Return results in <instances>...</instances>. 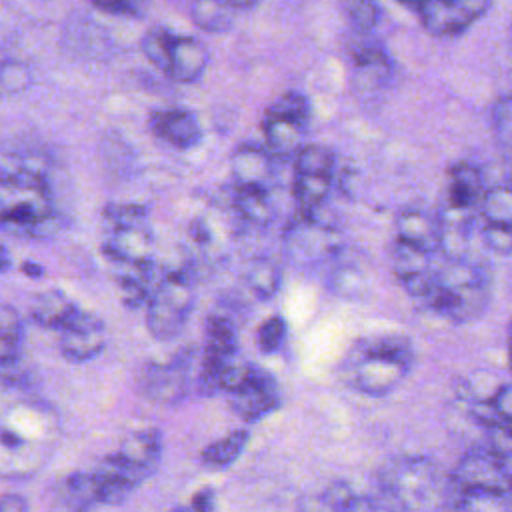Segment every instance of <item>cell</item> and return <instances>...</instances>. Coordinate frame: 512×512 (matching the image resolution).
Wrapping results in <instances>:
<instances>
[{
    "label": "cell",
    "mask_w": 512,
    "mask_h": 512,
    "mask_svg": "<svg viewBox=\"0 0 512 512\" xmlns=\"http://www.w3.org/2000/svg\"><path fill=\"white\" fill-rule=\"evenodd\" d=\"M228 396L230 408L246 422H256L280 406V390L276 380L256 364L250 378Z\"/></svg>",
    "instance_id": "15"
},
{
    "label": "cell",
    "mask_w": 512,
    "mask_h": 512,
    "mask_svg": "<svg viewBox=\"0 0 512 512\" xmlns=\"http://www.w3.org/2000/svg\"><path fill=\"white\" fill-rule=\"evenodd\" d=\"M208 66V48L194 36H174L166 76L174 82H194Z\"/></svg>",
    "instance_id": "22"
},
{
    "label": "cell",
    "mask_w": 512,
    "mask_h": 512,
    "mask_svg": "<svg viewBox=\"0 0 512 512\" xmlns=\"http://www.w3.org/2000/svg\"><path fill=\"white\" fill-rule=\"evenodd\" d=\"M472 416L486 428H502L512 436V384H502L492 396L472 408Z\"/></svg>",
    "instance_id": "25"
},
{
    "label": "cell",
    "mask_w": 512,
    "mask_h": 512,
    "mask_svg": "<svg viewBox=\"0 0 512 512\" xmlns=\"http://www.w3.org/2000/svg\"><path fill=\"white\" fill-rule=\"evenodd\" d=\"M376 492L386 512H448L450 478L428 456L400 454L378 468Z\"/></svg>",
    "instance_id": "1"
},
{
    "label": "cell",
    "mask_w": 512,
    "mask_h": 512,
    "mask_svg": "<svg viewBox=\"0 0 512 512\" xmlns=\"http://www.w3.org/2000/svg\"><path fill=\"white\" fill-rule=\"evenodd\" d=\"M56 422L36 402H16L0 412V476L20 478L36 472L52 452Z\"/></svg>",
    "instance_id": "2"
},
{
    "label": "cell",
    "mask_w": 512,
    "mask_h": 512,
    "mask_svg": "<svg viewBox=\"0 0 512 512\" xmlns=\"http://www.w3.org/2000/svg\"><path fill=\"white\" fill-rule=\"evenodd\" d=\"M150 130L174 148L188 150L202 140V128L198 118L182 108L154 110L150 114Z\"/></svg>",
    "instance_id": "18"
},
{
    "label": "cell",
    "mask_w": 512,
    "mask_h": 512,
    "mask_svg": "<svg viewBox=\"0 0 512 512\" xmlns=\"http://www.w3.org/2000/svg\"><path fill=\"white\" fill-rule=\"evenodd\" d=\"M204 354L198 376V390L206 396L220 390V374L224 366L236 358V334L230 320L208 316L204 326Z\"/></svg>",
    "instance_id": "10"
},
{
    "label": "cell",
    "mask_w": 512,
    "mask_h": 512,
    "mask_svg": "<svg viewBox=\"0 0 512 512\" xmlns=\"http://www.w3.org/2000/svg\"><path fill=\"white\" fill-rule=\"evenodd\" d=\"M422 26L434 36H456L472 26L488 8L486 0H426L412 6Z\"/></svg>",
    "instance_id": "11"
},
{
    "label": "cell",
    "mask_w": 512,
    "mask_h": 512,
    "mask_svg": "<svg viewBox=\"0 0 512 512\" xmlns=\"http://www.w3.org/2000/svg\"><path fill=\"white\" fill-rule=\"evenodd\" d=\"M152 246L154 234L148 224H142L112 230L110 238L102 246V252L114 264H140L152 260Z\"/></svg>",
    "instance_id": "20"
},
{
    "label": "cell",
    "mask_w": 512,
    "mask_h": 512,
    "mask_svg": "<svg viewBox=\"0 0 512 512\" xmlns=\"http://www.w3.org/2000/svg\"><path fill=\"white\" fill-rule=\"evenodd\" d=\"M246 284L250 292L260 300L272 298L282 284V270L278 262L266 256L254 258L246 268Z\"/></svg>",
    "instance_id": "30"
},
{
    "label": "cell",
    "mask_w": 512,
    "mask_h": 512,
    "mask_svg": "<svg viewBox=\"0 0 512 512\" xmlns=\"http://www.w3.org/2000/svg\"><path fill=\"white\" fill-rule=\"evenodd\" d=\"M334 166V152L322 144H308L296 154L292 182V194L298 208L296 212H320L332 188Z\"/></svg>",
    "instance_id": "8"
},
{
    "label": "cell",
    "mask_w": 512,
    "mask_h": 512,
    "mask_svg": "<svg viewBox=\"0 0 512 512\" xmlns=\"http://www.w3.org/2000/svg\"><path fill=\"white\" fill-rule=\"evenodd\" d=\"M478 214L482 226L512 230V186L498 184L486 188L478 206Z\"/></svg>",
    "instance_id": "27"
},
{
    "label": "cell",
    "mask_w": 512,
    "mask_h": 512,
    "mask_svg": "<svg viewBox=\"0 0 512 512\" xmlns=\"http://www.w3.org/2000/svg\"><path fill=\"white\" fill-rule=\"evenodd\" d=\"M188 234H190V238H192L200 248H202V246H208V244L212 242L210 226H208V224H206V220H202V218L192 220Z\"/></svg>",
    "instance_id": "42"
},
{
    "label": "cell",
    "mask_w": 512,
    "mask_h": 512,
    "mask_svg": "<svg viewBox=\"0 0 512 512\" xmlns=\"http://www.w3.org/2000/svg\"><path fill=\"white\" fill-rule=\"evenodd\" d=\"M484 244L498 252V254H508L512 252V230L506 228H492V226H482L480 230Z\"/></svg>",
    "instance_id": "39"
},
{
    "label": "cell",
    "mask_w": 512,
    "mask_h": 512,
    "mask_svg": "<svg viewBox=\"0 0 512 512\" xmlns=\"http://www.w3.org/2000/svg\"><path fill=\"white\" fill-rule=\"evenodd\" d=\"M188 386V358L176 356L170 362H148L138 372L140 392L158 404H176Z\"/></svg>",
    "instance_id": "13"
},
{
    "label": "cell",
    "mask_w": 512,
    "mask_h": 512,
    "mask_svg": "<svg viewBox=\"0 0 512 512\" xmlns=\"http://www.w3.org/2000/svg\"><path fill=\"white\" fill-rule=\"evenodd\" d=\"M286 338V320L280 314L264 320L256 330V346L262 354H274L282 348Z\"/></svg>",
    "instance_id": "35"
},
{
    "label": "cell",
    "mask_w": 512,
    "mask_h": 512,
    "mask_svg": "<svg viewBox=\"0 0 512 512\" xmlns=\"http://www.w3.org/2000/svg\"><path fill=\"white\" fill-rule=\"evenodd\" d=\"M434 258L436 256L426 250L394 240V246H392L394 274L398 282L406 288V292L412 294L414 298L426 300L428 294L432 292L434 278L438 272V264Z\"/></svg>",
    "instance_id": "14"
},
{
    "label": "cell",
    "mask_w": 512,
    "mask_h": 512,
    "mask_svg": "<svg viewBox=\"0 0 512 512\" xmlns=\"http://www.w3.org/2000/svg\"><path fill=\"white\" fill-rule=\"evenodd\" d=\"M170 512H194L190 506H178V508H174V510H170Z\"/></svg>",
    "instance_id": "48"
},
{
    "label": "cell",
    "mask_w": 512,
    "mask_h": 512,
    "mask_svg": "<svg viewBox=\"0 0 512 512\" xmlns=\"http://www.w3.org/2000/svg\"><path fill=\"white\" fill-rule=\"evenodd\" d=\"M22 272L30 278H40L42 276V266L40 264H34V262H22Z\"/></svg>",
    "instance_id": "45"
},
{
    "label": "cell",
    "mask_w": 512,
    "mask_h": 512,
    "mask_svg": "<svg viewBox=\"0 0 512 512\" xmlns=\"http://www.w3.org/2000/svg\"><path fill=\"white\" fill-rule=\"evenodd\" d=\"M452 490H498L512 492V468L508 460L486 448L468 450L452 472H448Z\"/></svg>",
    "instance_id": "9"
},
{
    "label": "cell",
    "mask_w": 512,
    "mask_h": 512,
    "mask_svg": "<svg viewBox=\"0 0 512 512\" xmlns=\"http://www.w3.org/2000/svg\"><path fill=\"white\" fill-rule=\"evenodd\" d=\"M10 264H12L10 252L4 246H0V272H6L10 268Z\"/></svg>",
    "instance_id": "46"
},
{
    "label": "cell",
    "mask_w": 512,
    "mask_h": 512,
    "mask_svg": "<svg viewBox=\"0 0 512 512\" xmlns=\"http://www.w3.org/2000/svg\"><path fill=\"white\" fill-rule=\"evenodd\" d=\"M344 12H346L350 24L354 26V30H358L362 34L370 32L380 16V10L374 2H346Z\"/></svg>",
    "instance_id": "37"
},
{
    "label": "cell",
    "mask_w": 512,
    "mask_h": 512,
    "mask_svg": "<svg viewBox=\"0 0 512 512\" xmlns=\"http://www.w3.org/2000/svg\"><path fill=\"white\" fill-rule=\"evenodd\" d=\"M32 76L24 62L18 60H4L0 62V96L18 94L28 88Z\"/></svg>",
    "instance_id": "36"
},
{
    "label": "cell",
    "mask_w": 512,
    "mask_h": 512,
    "mask_svg": "<svg viewBox=\"0 0 512 512\" xmlns=\"http://www.w3.org/2000/svg\"><path fill=\"white\" fill-rule=\"evenodd\" d=\"M354 488L348 482L336 480L316 494H306L298 500L296 512H342Z\"/></svg>",
    "instance_id": "31"
},
{
    "label": "cell",
    "mask_w": 512,
    "mask_h": 512,
    "mask_svg": "<svg viewBox=\"0 0 512 512\" xmlns=\"http://www.w3.org/2000/svg\"><path fill=\"white\" fill-rule=\"evenodd\" d=\"M24 334L26 326L22 314L10 306H0V380L16 384L24 376Z\"/></svg>",
    "instance_id": "16"
},
{
    "label": "cell",
    "mask_w": 512,
    "mask_h": 512,
    "mask_svg": "<svg viewBox=\"0 0 512 512\" xmlns=\"http://www.w3.org/2000/svg\"><path fill=\"white\" fill-rule=\"evenodd\" d=\"M76 304L62 290H46L40 292L30 304V318L48 330H62L78 312Z\"/></svg>",
    "instance_id": "23"
},
{
    "label": "cell",
    "mask_w": 512,
    "mask_h": 512,
    "mask_svg": "<svg viewBox=\"0 0 512 512\" xmlns=\"http://www.w3.org/2000/svg\"><path fill=\"white\" fill-rule=\"evenodd\" d=\"M506 346H508V364L512 370V320L508 324V336H506Z\"/></svg>",
    "instance_id": "47"
},
{
    "label": "cell",
    "mask_w": 512,
    "mask_h": 512,
    "mask_svg": "<svg viewBox=\"0 0 512 512\" xmlns=\"http://www.w3.org/2000/svg\"><path fill=\"white\" fill-rule=\"evenodd\" d=\"M194 306V288L186 272H166L146 304V326L156 340H172L182 332Z\"/></svg>",
    "instance_id": "5"
},
{
    "label": "cell",
    "mask_w": 512,
    "mask_h": 512,
    "mask_svg": "<svg viewBox=\"0 0 512 512\" xmlns=\"http://www.w3.org/2000/svg\"><path fill=\"white\" fill-rule=\"evenodd\" d=\"M190 18L206 32H226L234 24V10L226 0H198L190 4Z\"/></svg>",
    "instance_id": "32"
},
{
    "label": "cell",
    "mask_w": 512,
    "mask_h": 512,
    "mask_svg": "<svg viewBox=\"0 0 512 512\" xmlns=\"http://www.w3.org/2000/svg\"><path fill=\"white\" fill-rule=\"evenodd\" d=\"M64 500L74 512H88L96 506H102L100 490L94 472H74L66 478L62 488Z\"/></svg>",
    "instance_id": "28"
},
{
    "label": "cell",
    "mask_w": 512,
    "mask_h": 512,
    "mask_svg": "<svg viewBox=\"0 0 512 512\" xmlns=\"http://www.w3.org/2000/svg\"><path fill=\"white\" fill-rule=\"evenodd\" d=\"M102 214L112 230L142 226L148 220V208L140 204H108L104 206Z\"/></svg>",
    "instance_id": "34"
},
{
    "label": "cell",
    "mask_w": 512,
    "mask_h": 512,
    "mask_svg": "<svg viewBox=\"0 0 512 512\" xmlns=\"http://www.w3.org/2000/svg\"><path fill=\"white\" fill-rule=\"evenodd\" d=\"M398 242L416 246L430 254L440 252V232L434 214L422 208H404L396 218V238Z\"/></svg>",
    "instance_id": "21"
},
{
    "label": "cell",
    "mask_w": 512,
    "mask_h": 512,
    "mask_svg": "<svg viewBox=\"0 0 512 512\" xmlns=\"http://www.w3.org/2000/svg\"><path fill=\"white\" fill-rule=\"evenodd\" d=\"M490 300V272L484 264L464 258L438 264L432 292L424 300L436 314L452 322L478 318Z\"/></svg>",
    "instance_id": "4"
},
{
    "label": "cell",
    "mask_w": 512,
    "mask_h": 512,
    "mask_svg": "<svg viewBox=\"0 0 512 512\" xmlns=\"http://www.w3.org/2000/svg\"><path fill=\"white\" fill-rule=\"evenodd\" d=\"M448 512H512V492L450 488Z\"/></svg>",
    "instance_id": "24"
},
{
    "label": "cell",
    "mask_w": 512,
    "mask_h": 512,
    "mask_svg": "<svg viewBox=\"0 0 512 512\" xmlns=\"http://www.w3.org/2000/svg\"><path fill=\"white\" fill-rule=\"evenodd\" d=\"M188 506H190L194 512H214V508H216V494H214V490H212L210 486L200 488V490L192 496V500H190Z\"/></svg>",
    "instance_id": "40"
},
{
    "label": "cell",
    "mask_w": 512,
    "mask_h": 512,
    "mask_svg": "<svg viewBox=\"0 0 512 512\" xmlns=\"http://www.w3.org/2000/svg\"><path fill=\"white\" fill-rule=\"evenodd\" d=\"M310 122V102L304 94L290 90L278 96L264 112L262 132L272 156L296 158L304 148V134Z\"/></svg>",
    "instance_id": "6"
},
{
    "label": "cell",
    "mask_w": 512,
    "mask_h": 512,
    "mask_svg": "<svg viewBox=\"0 0 512 512\" xmlns=\"http://www.w3.org/2000/svg\"><path fill=\"white\" fill-rule=\"evenodd\" d=\"M106 346V324L92 312L78 310L74 318L60 330V354L74 364L96 358Z\"/></svg>",
    "instance_id": "12"
},
{
    "label": "cell",
    "mask_w": 512,
    "mask_h": 512,
    "mask_svg": "<svg viewBox=\"0 0 512 512\" xmlns=\"http://www.w3.org/2000/svg\"><path fill=\"white\" fill-rule=\"evenodd\" d=\"M230 172L234 178V188H268L274 174L272 154L264 146L242 142L230 156Z\"/></svg>",
    "instance_id": "17"
},
{
    "label": "cell",
    "mask_w": 512,
    "mask_h": 512,
    "mask_svg": "<svg viewBox=\"0 0 512 512\" xmlns=\"http://www.w3.org/2000/svg\"><path fill=\"white\" fill-rule=\"evenodd\" d=\"M484 180L482 172L472 162H456L448 170V192H446V208L474 214L478 212L480 200L484 196Z\"/></svg>",
    "instance_id": "19"
},
{
    "label": "cell",
    "mask_w": 512,
    "mask_h": 512,
    "mask_svg": "<svg viewBox=\"0 0 512 512\" xmlns=\"http://www.w3.org/2000/svg\"><path fill=\"white\" fill-rule=\"evenodd\" d=\"M94 8L110 14H126V16L138 14V6L128 0H102V2H94Z\"/></svg>",
    "instance_id": "41"
},
{
    "label": "cell",
    "mask_w": 512,
    "mask_h": 512,
    "mask_svg": "<svg viewBox=\"0 0 512 512\" xmlns=\"http://www.w3.org/2000/svg\"><path fill=\"white\" fill-rule=\"evenodd\" d=\"M250 440L248 430H232L226 436L210 442L202 452H200V460L204 466L208 468H226L232 462L238 460V456L244 452L246 444Z\"/></svg>",
    "instance_id": "29"
},
{
    "label": "cell",
    "mask_w": 512,
    "mask_h": 512,
    "mask_svg": "<svg viewBox=\"0 0 512 512\" xmlns=\"http://www.w3.org/2000/svg\"><path fill=\"white\" fill-rule=\"evenodd\" d=\"M494 128L500 142L512 148V94L494 110Z\"/></svg>",
    "instance_id": "38"
},
{
    "label": "cell",
    "mask_w": 512,
    "mask_h": 512,
    "mask_svg": "<svg viewBox=\"0 0 512 512\" xmlns=\"http://www.w3.org/2000/svg\"><path fill=\"white\" fill-rule=\"evenodd\" d=\"M342 512H378V506H376V502L372 498L354 492L350 496V500L346 502Z\"/></svg>",
    "instance_id": "43"
},
{
    "label": "cell",
    "mask_w": 512,
    "mask_h": 512,
    "mask_svg": "<svg viewBox=\"0 0 512 512\" xmlns=\"http://www.w3.org/2000/svg\"><path fill=\"white\" fill-rule=\"evenodd\" d=\"M414 348L400 334L358 338L340 364L344 382L366 396L390 394L410 372Z\"/></svg>",
    "instance_id": "3"
},
{
    "label": "cell",
    "mask_w": 512,
    "mask_h": 512,
    "mask_svg": "<svg viewBox=\"0 0 512 512\" xmlns=\"http://www.w3.org/2000/svg\"><path fill=\"white\" fill-rule=\"evenodd\" d=\"M234 206L238 214L256 226H268L274 218V202L270 198L268 188L258 186H246V188H234Z\"/></svg>",
    "instance_id": "26"
},
{
    "label": "cell",
    "mask_w": 512,
    "mask_h": 512,
    "mask_svg": "<svg viewBox=\"0 0 512 512\" xmlns=\"http://www.w3.org/2000/svg\"><path fill=\"white\" fill-rule=\"evenodd\" d=\"M340 250L342 236L338 228L332 222L324 220L320 212H296L284 228V252L290 262L298 266H316L320 262L336 258Z\"/></svg>",
    "instance_id": "7"
},
{
    "label": "cell",
    "mask_w": 512,
    "mask_h": 512,
    "mask_svg": "<svg viewBox=\"0 0 512 512\" xmlns=\"http://www.w3.org/2000/svg\"><path fill=\"white\" fill-rule=\"evenodd\" d=\"M174 32H170L168 28L162 26H154L150 30H146V34L142 36L140 48L144 52V56L164 74L168 72L170 66V52H172V42H174Z\"/></svg>",
    "instance_id": "33"
},
{
    "label": "cell",
    "mask_w": 512,
    "mask_h": 512,
    "mask_svg": "<svg viewBox=\"0 0 512 512\" xmlns=\"http://www.w3.org/2000/svg\"><path fill=\"white\" fill-rule=\"evenodd\" d=\"M0 512H28V502L20 494H2Z\"/></svg>",
    "instance_id": "44"
}]
</instances>
